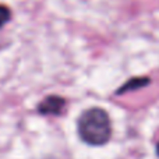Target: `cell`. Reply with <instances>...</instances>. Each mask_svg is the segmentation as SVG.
I'll return each mask as SVG.
<instances>
[{
  "label": "cell",
  "mask_w": 159,
  "mask_h": 159,
  "mask_svg": "<svg viewBox=\"0 0 159 159\" xmlns=\"http://www.w3.org/2000/svg\"><path fill=\"white\" fill-rule=\"evenodd\" d=\"M11 18V10L4 4H0V30L10 21Z\"/></svg>",
  "instance_id": "277c9868"
},
{
  "label": "cell",
  "mask_w": 159,
  "mask_h": 159,
  "mask_svg": "<svg viewBox=\"0 0 159 159\" xmlns=\"http://www.w3.org/2000/svg\"><path fill=\"white\" fill-rule=\"evenodd\" d=\"M157 152H158V155H159V143H158V145H157Z\"/></svg>",
  "instance_id": "5b68a950"
},
{
  "label": "cell",
  "mask_w": 159,
  "mask_h": 159,
  "mask_svg": "<svg viewBox=\"0 0 159 159\" xmlns=\"http://www.w3.org/2000/svg\"><path fill=\"white\" fill-rule=\"evenodd\" d=\"M148 84H149V78H147V77H134V78L129 80L126 84L121 85V87L116 91V93H117V95H121V93H124V92H130V91H135V89H140V88H144Z\"/></svg>",
  "instance_id": "3957f363"
},
{
  "label": "cell",
  "mask_w": 159,
  "mask_h": 159,
  "mask_svg": "<svg viewBox=\"0 0 159 159\" xmlns=\"http://www.w3.org/2000/svg\"><path fill=\"white\" fill-rule=\"evenodd\" d=\"M77 131L81 141L88 145H105L112 135V124L107 112L101 107L84 110L78 117Z\"/></svg>",
  "instance_id": "6da1fadb"
},
{
  "label": "cell",
  "mask_w": 159,
  "mask_h": 159,
  "mask_svg": "<svg viewBox=\"0 0 159 159\" xmlns=\"http://www.w3.org/2000/svg\"><path fill=\"white\" fill-rule=\"evenodd\" d=\"M66 107V99L59 95H48L36 106V112L42 116H60Z\"/></svg>",
  "instance_id": "7a4b0ae2"
}]
</instances>
